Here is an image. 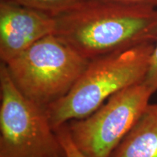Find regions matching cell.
Listing matches in <instances>:
<instances>
[{
    "label": "cell",
    "mask_w": 157,
    "mask_h": 157,
    "mask_svg": "<svg viewBox=\"0 0 157 157\" xmlns=\"http://www.w3.org/2000/svg\"><path fill=\"white\" fill-rule=\"evenodd\" d=\"M55 34L87 60L157 37V8L84 0L60 14Z\"/></svg>",
    "instance_id": "cell-1"
},
{
    "label": "cell",
    "mask_w": 157,
    "mask_h": 157,
    "mask_svg": "<svg viewBox=\"0 0 157 157\" xmlns=\"http://www.w3.org/2000/svg\"><path fill=\"white\" fill-rule=\"evenodd\" d=\"M154 43L92 59L69 92L46 109L56 130L87 117L111 96L145 80Z\"/></svg>",
    "instance_id": "cell-2"
},
{
    "label": "cell",
    "mask_w": 157,
    "mask_h": 157,
    "mask_svg": "<svg viewBox=\"0 0 157 157\" xmlns=\"http://www.w3.org/2000/svg\"><path fill=\"white\" fill-rule=\"evenodd\" d=\"M89 61L50 34L4 63L20 93L46 109L69 92Z\"/></svg>",
    "instance_id": "cell-3"
},
{
    "label": "cell",
    "mask_w": 157,
    "mask_h": 157,
    "mask_svg": "<svg viewBox=\"0 0 157 157\" xmlns=\"http://www.w3.org/2000/svg\"><path fill=\"white\" fill-rule=\"evenodd\" d=\"M0 157H60L63 149L46 109L25 98L0 65Z\"/></svg>",
    "instance_id": "cell-4"
},
{
    "label": "cell",
    "mask_w": 157,
    "mask_h": 157,
    "mask_svg": "<svg viewBox=\"0 0 157 157\" xmlns=\"http://www.w3.org/2000/svg\"><path fill=\"white\" fill-rule=\"evenodd\" d=\"M154 93L143 81L121 90L87 117L66 124L86 157H110L136 123Z\"/></svg>",
    "instance_id": "cell-5"
},
{
    "label": "cell",
    "mask_w": 157,
    "mask_h": 157,
    "mask_svg": "<svg viewBox=\"0 0 157 157\" xmlns=\"http://www.w3.org/2000/svg\"><path fill=\"white\" fill-rule=\"evenodd\" d=\"M56 31L52 15L8 0L0 2V58L7 63Z\"/></svg>",
    "instance_id": "cell-6"
},
{
    "label": "cell",
    "mask_w": 157,
    "mask_h": 157,
    "mask_svg": "<svg viewBox=\"0 0 157 157\" xmlns=\"http://www.w3.org/2000/svg\"><path fill=\"white\" fill-rule=\"evenodd\" d=\"M110 157H157V103H149Z\"/></svg>",
    "instance_id": "cell-7"
},
{
    "label": "cell",
    "mask_w": 157,
    "mask_h": 157,
    "mask_svg": "<svg viewBox=\"0 0 157 157\" xmlns=\"http://www.w3.org/2000/svg\"><path fill=\"white\" fill-rule=\"evenodd\" d=\"M12 2L55 16L68 10L84 0H8Z\"/></svg>",
    "instance_id": "cell-8"
},
{
    "label": "cell",
    "mask_w": 157,
    "mask_h": 157,
    "mask_svg": "<svg viewBox=\"0 0 157 157\" xmlns=\"http://www.w3.org/2000/svg\"><path fill=\"white\" fill-rule=\"evenodd\" d=\"M56 132L63 149V154L60 157H86L74 145L70 137L67 125L60 127L56 129Z\"/></svg>",
    "instance_id": "cell-9"
},
{
    "label": "cell",
    "mask_w": 157,
    "mask_h": 157,
    "mask_svg": "<svg viewBox=\"0 0 157 157\" xmlns=\"http://www.w3.org/2000/svg\"><path fill=\"white\" fill-rule=\"evenodd\" d=\"M144 82L154 93L157 91V37L154 42L148 70Z\"/></svg>",
    "instance_id": "cell-10"
},
{
    "label": "cell",
    "mask_w": 157,
    "mask_h": 157,
    "mask_svg": "<svg viewBox=\"0 0 157 157\" xmlns=\"http://www.w3.org/2000/svg\"><path fill=\"white\" fill-rule=\"evenodd\" d=\"M101 2L120 4L127 5H142L157 8V0H92Z\"/></svg>",
    "instance_id": "cell-11"
}]
</instances>
